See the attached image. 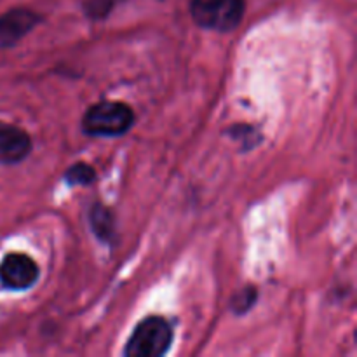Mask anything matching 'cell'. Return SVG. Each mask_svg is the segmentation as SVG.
Listing matches in <instances>:
<instances>
[{"label":"cell","mask_w":357,"mask_h":357,"mask_svg":"<svg viewBox=\"0 0 357 357\" xmlns=\"http://www.w3.org/2000/svg\"><path fill=\"white\" fill-rule=\"evenodd\" d=\"M135 126V112L121 101H101L84 114L82 131L94 138L122 136Z\"/></svg>","instance_id":"cell-1"},{"label":"cell","mask_w":357,"mask_h":357,"mask_svg":"<svg viewBox=\"0 0 357 357\" xmlns=\"http://www.w3.org/2000/svg\"><path fill=\"white\" fill-rule=\"evenodd\" d=\"M173 328L160 316L145 317L136 324L124 347L126 357H162L173 345Z\"/></svg>","instance_id":"cell-2"},{"label":"cell","mask_w":357,"mask_h":357,"mask_svg":"<svg viewBox=\"0 0 357 357\" xmlns=\"http://www.w3.org/2000/svg\"><path fill=\"white\" fill-rule=\"evenodd\" d=\"M246 0H192L190 14L195 24L204 30L232 31L241 24Z\"/></svg>","instance_id":"cell-3"},{"label":"cell","mask_w":357,"mask_h":357,"mask_svg":"<svg viewBox=\"0 0 357 357\" xmlns=\"http://www.w3.org/2000/svg\"><path fill=\"white\" fill-rule=\"evenodd\" d=\"M38 281V265L28 255L9 253L0 261V284L9 291H24Z\"/></svg>","instance_id":"cell-4"},{"label":"cell","mask_w":357,"mask_h":357,"mask_svg":"<svg viewBox=\"0 0 357 357\" xmlns=\"http://www.w3.org/2000/svg\"><path fill=\"white\" fill-rule=\"evenodd\" d=\"M40 20L35 10L24 7L7 10L0 16V47H14L40 23Z\"/></svg>","instance_id":"cell-5"},{"label":"cell","mask_w":357,"mask_h":357,"mask_svg":"<svg viewBox=\"0 0 357 357\" xmlns=\"http://www.w3.org/2000/svg\"><path fill=\"white\" fill-rule=\"evenodd\" d=\"M31 138L26 131L0 121V164H20L30 155Z\"/></svg>","instance_id":"cell-6"},{"label":"cell","mask_w":357,"mask_h":357,"mask_svg":"<svg viewBox=\"0 0 357 357\" xmlns=\"http://www.w3.org/2000/svg\"><path fill=\"white\" fill-rule=\"evenodd\" d=\"M89 223L94 236L105 244H115V220L114 213L101 204L91 206Z\"/></svg>","instance_id":"cell-7"},{"label":"cell","mask_w":357,"mask_h":357,"mask_svg":"<svg viewBox=\"0 0 357 357\" xmlns=\"http://www.w3.org/2000/svg\"><path fill=\"white\" fill-rule=\"evenodd\" d=\"M63 180H65L70 187H89L91 183L96 181V171H94V167L89 166V164L77 162L65 171Z\"/></svg>","instance_id":"cell-8"},{"label":"cell","mask_w":357,"mask_h":357,"mask_svg":"<svg viewBox=\"0 0 357 357\" xmlns=\"http://www.w3.org/2000/svg\"><path fill=\"white\" fill-rule=\"evenodd\" d=\"M258 298V291L255 289V286H248V288L241 289L232 300H230V309L234 310L236 314H246L251 307L257 303Z\"/></svg>","instance_id":"cell-9"}]
</instances>
